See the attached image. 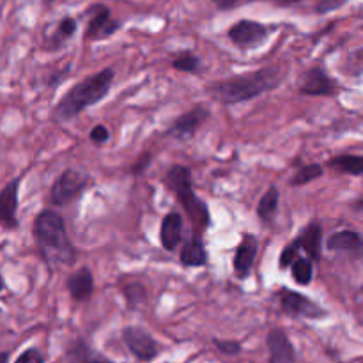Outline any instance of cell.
Segmentation results:
<instances>
[{"instance_id":"836d02e7","label":"cell","mask_w":363,"mask_h":363,"mask_svg":"<svg viewBox=\"0 0 363 363\" xmlns=\"http://www.w3.org/2000/svg\"><path fill=\"white\" fill-rule=\"evenodd\" d=\"M211 2L215 4L218 11H233L240 7L243 2H247V0H211Z\"/></svg>"},{"instance_id":"e575fe53","label":"cell","mask_w":363,"mask_h":363,"mask_svg":"<svg viewBox=\"0 0 363 363\" xmlns=\"http://www.w3.org/2000/svg\"><path fill=\"white\" fill-rule=\"evenodd\" d=\"M67 73H69V67H66V69H62V71H60V73H53L52 77H50L48 85H59L60 82H62V78L66 77Z\"/></svg>"},{"instance_id":"d4e9b609","label":"cell","mask_w":363,"mask_h":363,"mask_svg":"<svg viewBox=\"0 0 363 363\" xmlns=\"http://www.w3.org/2000/svg\"><path fill=\"white\" fill-rule=\"evenodd\" d=\"M121 289H123L124 301H126V307L130 311H137L138 307H142L149 300L147 289L140 282H124Z\"/></svg>"},{"instance_id":"52a82bcc","label":"cell","mask_w":363,"mask_h":363,"mask_svg":"<svg viewBox=\"0 0 363 363\" xmlns=\"http://www.w3.org/2000/svg\"><path fill=\"white\" fill-rule=\"evenodd\" d=\"M85 16H87V25H85L84 38L91 43L105 41V39L117 34L121 27H123V21L113 18L110 7L101 2L92 4L85 11Z\"/></svg>"},{"instance_id":"e0dca14e","label":"cell","mask_w":363,"mask_h":363,"mask_svg":"<svg viewBox=\"0 0 363 363\" xmlns=\"http://www.w3.org/2000/svg\"><path fill=\"white\" fill-rule=\"evenodd\" d=\"M325 247L330 252H347V254H353L354 257H360L363 250L362 234L353 229L337 230L326 238Z\"/></svg>"},{"instance_id":"74e56055","label":"cell","mask_w":363,"mask_h":363,"mask_svg":"<svg viewBox=\"0 0 363 363\" xmlns=\"http://www.w3.org/2000/svg\"><path fill=\"white\" fill-rule=\"evenodd\" d=\"M55 2H59V0H43V4H45V6H52V4H55Z\"/></svg>"},{"instance_id":"d6a6232c","label":"cell","mask_w":363,"mask_h":363,"mask_svg":"<svg viewBox=\"0 0 363 363\" xmlns=\"http://www.w3.org/2000/svg\"><path fill=\"white\" fill-rule=\"evenodd\" d=\"M347 2H350V0H321V2L315 6V13H319V14L333 13V11H337V9H340L342 6H346Z\"/></svg>"},{"instance_id":"5b68a950","label":"cell","mask_w":363,"mask_h":363,"mask_svg":"<svg viewBox=\"0 0 363 363\" xmlns=\"http://www.w3.org/2000/svg\"><path fill=\"white\" fill-rule=\"evenodd\" d=\"M92 176L84 169H69L62 170L60 176L57 177L55 183L50 188L48 201L52 204V208H64V206L71 204L73 201H77L85 190L92 184Z\"/></svg>"},{"instance_id":"603a6c76","label":"cell","mask_w":363,"mask_h":363,"mask_svg":"<svg viewBox=\"0 0 363 363\" xmlns=\"http://www.w3.org/2000/svg\"><path fill=\"white\" fill-rule=\"evenodd\" d=\"M77 30H78V21L74 20L73 16L60 18V21L57 23L55 30H53L52 35L48 38V45H50L48 48L52 50V52L60 50L67 41H69L71 38H73L74 34H77Z\"/></svg>"},{"instance_id":"d6986e66","label":"cell","mask_w":363,"mask_h":363,"mask_svg":"<svg viewBox=\"0 0 363 363\" xmlns=\"http://www.w3.org/2000/svg\"><path fill=\"white\" fill-rule=\"evenodd\" d=\"M208 259L204 238L201 236H191L181 248L179 261L184 268H202L208 264Z\"/></svg>"},{"instance_id":"f546056e","label":"cell","mask_w":363,"mask_h":363,"mask_svg":"<svg viewBox=\"0 0 363 363\" xmlns=\"http://www.w3.org/2000/svg\"><path fill=\"white\" fill-rule=\"evenodd\" d=\"M89 138H91L92 144L96 145H103L110 140V131L108 128L103 126V124H96L94 128H91L89 131Z\"/></svg>"},{"instance_id":"1f68e13d","label":"cell","mask_w":363,"mask_h":363,"mask_svg":"<svg viewBox=\"0 0 363 363\" xmlns=\"http://www.w3.org/2000/svg\"><path fill=\"white\" fill-rule=\"evenodd\" d=\"M14 363H45V357H43L38 347H28L16 358Z\"/></svg>"},{"instance_id":"ffe728a7","label":"cell","mask_w":363,"mask_h":363,"mask_svg":"<svg viewBox=\"0 0 363 363\" xmlns=\"http://www.w3.org/2000/svg\"><path fill=\"white\" fill-rule=\"evenodd\" d=\"M66 354L73 363H113L105 354H101L94 347L89 346L84 339L73 340L69 347H67Z\"/></svg>"},{"instance_id":"484cf974","label":"cell","mask_w":363,"mask_h":363,"mask_svg":"<svg viewBox=\"0 0 363 363\" xmlns=\"http://www.w3.org/2000/svg\"><path fill=\"white\" fill-rule=\"evenodd\" d=\"M291 275H293L294 282L298 286H311L312 280H314V262L308 257H298L296 261L291 264Z\"/></svg>"},{"instance_id":"7402d4cb","label":"cell","mask_w":363,"mask_h":363,"mask_svg":"<svg viewBox=\"0 0 363 363\" xmlns=\"http://www.w3.org/2000/svg\"><path fill=\"white\" fill-rule=\"evenodd\" d=\"M326 167L335 172L347 174V176L360 177L363 174V156L362 155H339L326 162Z\"/></svg>"},{"instance_id":"8992f818","label":"cell","mask_w":363,"mask_h":363,"mask_svg":"<svg viewBox=\"0 0 363 363\" xmlns=\"http://www.w3.org/2000/svg\"><path fill=\"white\" fill-rule=\"evenodd\" d=\"M277 300H279L280 312L289 315V318L318 321V319H325L328 315V312L321 305H318L314 300L298 293V291L289 289V287H280L277 291Z\"/></svg>"},{"instance_id":"8fae6325","label":"cell","mask_w":363,"mask_h":363,"mask_svg":"<svg viewBox=\"0 0 363 363\" xmlns=\"http://www.w3.org/2000/svg\"><path fill=\"white\" fill-rule=\"evenodd\" d=\"M211 117V110L206 105H195L194 108H190L188 112L181 113L179 117L170 123V126L165 130L167 137L174 138V140L179 142H188L190 138H194L197 135V131L208 123V119Z\"/></svg>"},{"instance_id":"f1b7e54d","label":"cell","mask_w":363,"mask_h":363,"mask_svg":"<svg viewBox=\"0 0 363 363\" xmlns=\"http://www.w3.org/2000/svg\"><path fill=\"white\" fill-rule=\"evenodd\" d=\"M213 344H215L216 350H218L222 354H225V357H236V354L241 353V342H238V340L215 339L213 340Z\"/></svg>"},{"instance_id":"7c38bea8","label":"cell","mask_w":363,"mask_h":363,"mask_svg":"<svg viewBox=\"0 0 363 363\" xmlns=\"http://www.w3.org/2000/svg\"><path fill=\"white\" fill-rule=\"evenodd\" d=\"M20 184L21 176H18L0 190V227L6 230H16L20 227V223H18Z\"/></svg>"},{"instance_id":"7a4b0ae2","label":"cell","mask_w":363,"mask_h":363,"mask_svg":"<svg viewBox=\"0 0 363 363\" xmlns=\"http://www.w3.org/2000/svg\"><path fill=\"white\" fill-rule=\"evenodd\" d=\"M32 236L39 257L50 269L73 266L77 262L78 252L67 236L62 215L55 209H43L35 216Z\"/></svg>"},{"instance_id":"2e32d148","label":"cell","mask_w":363,"mask_h":363,"mask_svg":"<svg viewBox=\"0 0 363 363\" xmlns=\"http://www.w3.org/2000/svg\"><path fill=\"white\" fill-rule=\"evenodd\" d=\"M183 216L179 211H170L163 216L160 225V243L167 252H176L183 241Z\"/></svg>"},{"instance_id":"83f0119b","label":"cell","mask_w":363,"mask_h":363,"mask_svg":"<svg viewBox=\"0 0 363 363\" xmlns=\"http://www.w3.org/2000/svg\"><path fill=\"white\" fill-rule=\"evenodd\" d=\"M300 257V252H298V247L294 243H289L284 247L282 254H280V259H279V268L282 269V272H286V269L291 268V264H293L296 259Z\"/></svg>"},{"instance_id":"d590c367","label":"cell","mask_w":363,"mask_h":363,"mask_svg":"<svg viewBox=\"0 0 363 363\" xmlns=\"http://www.w3.org/2000/svg\"><path fill=\"white\" fill-rule=\"evenodd\" d=\"M7 360H9V353H6V351L0 353V363H7Z\"/></svg>"},{"instance_id":"277c9868","label":"cell","mask_w":363,"mask_h":363,"mask_svg":"<svg viewBox=\"0 0 363 363\" xmlns=\"http://www.w3.org/2000/svg\"><path fill=\"white\" fill-rule=\"evenodd\" d=\"M163 184L174 194L176 201L188 215L194 229V236H201L211 227V213L209 206L194 190V177L190 167L172 165L163 177Z\"/></svg>"},{"instance_id":"8d00e7d4","label":"cell","mask_w":363,"mask_h":363,"mask_svg":"<svg viewBox=\"0 0 363 363\" xmlns=\"http://www.w3.org/2000/svg\"><path fill=\"white\" fill-rule=\"evenodd\" d=\"M4 289H6V282H4V277L0 275V293H2Z\"/></svg>"},{"instance_id":"cb8c5ba5","label":"cell","mask_w":363,"mask_h":363,"mask_svg":"<svg viewBox=\"0 0 363 363\" xmlns=\"http://www.w3.org/2000/svg\"><path fill=\"white\" fill-rule=\"evenodd\" d=\"M170 66L176 71H179V73L186 74H199L204 69L201 57H199L197 53L191 52V50H181V52H176V55L170 60Z\"/></svg>"},{"instance_id":"4fadbf2b","label":"cell","mask_w":363,"mask_h":363,"mask_svg":"<svg viewBox=\"0 0 363 363\" xmlns=\"http://www.w3.org/2000/svg\"><path fill=\"white\" fill-rule=\"evenodd\" d=\"M259 255V240L254 234L243 233L241 234L240 245L234 250L233 257V269L238 280H245L250 277L252 269H254L255 261Z\"/></svg>"},{"instance_id":"9a60e30c","label":"cell","mask_w":363,"mask_h":363,"mask_svg":"<svg viewBox=\"0 0 363 363\" xmlns=\"http://www.w3.org/2000/svg\"><path fill=\"white\" fill-rule=\"evenodd\" d=\"M266 347L269 351V363H296L298 354L293 342L282 328H272L266 337Z\"/></svg>"},{"instance_id":"4dcf8cb0","label":"cell","mask_w":363,"mask_h":363,"mask_svg":"<svg viewBox=\"0 0 363 363\" xmlns=\"http://www.w3.org/2000/svg\"><path fill=\"white\" fill-rule=\"evenodd\" d=\"M151 162H152V152L145 151L144 155L138 156L137 162L133 163V167H131V174H133V176H142V174L151 167Z\"/></svg>"},{"instance_id":"9c48e42d","label":"cell","mask_w":363,"mask_h":363,"mask_svg":"<svg viewBox=\"0 0 363 363\" xmlns=\"http://www.w3.org/2000/svg\"><path fill=\"white\" fill-rule=\"evenodd\" d=\"M275 30V25H266L255 20H240L230 25L229 30H227V35H229L233 45H236L238 48L252 50L264 45L269 34Z\"/></svg>"},{"instance_id":"4316f807","label":"cell","mask_w":363,"mask_h":363,"mask_svg":"<svg viewBox=\"0 0 363 363\" xmlns=\"http://www.w3.org/2000/svg\"><path fill=\"white\" fill-rule=\"evenodd\" d=\"M323 176H325V167L319 165V163H307V165L298 169V172L291 177L289 184L294 188L305 186V184L312 183V181L319 179Z\"/></svg>"},{"instance_id":"44dd1931","label":"cell","mask_w":363,"mask_h":363,"mask_svg":"<svg viewBox=\"0 0 363 363\" xmlns=\"http://www.w3.org/2000/svg\"><path fill=\"white\" fill-rule=\"evenodd\" d=\"M279 206H280V190L273 184L268 190L262 194V197L259 199V204L255 213H257L259 220L266 225H272L275 222L277 215H279Z\"/></svg>"},{"instance_id":"ac0fdd59","label":"cell","mask_w":363,"mask_h":363,"mask_svg":"<svg viewBox=\"0 0 363 363\" xmlns=\"http://www.w3.org/2000/svg\"><path fill=\"white\" fill-rule=\"evenodd\" d=\"M66 289L78 303H85V301L91 300L92 293H94V277H92L91 269L87 266H82L80 269H77L66 280Z\"/></svg>"},{"instance_id":"ba28073f","label":"cell","mask_w":363,"mask_h":363,"mask_svg":"<svg viewBox=\"0 0 363 363\" xmlns=\"http://www.w3.org/2000/svg\"><path fill=\"white\" fill-rule=\"evenodd\" d=\"M298 92L312 98H333L340 92L339 82L330 77L325 66H312L298 77Z\"/></svg>"},{"instance_id":"5bb4252c","label":"cell","mask_w":363,"mask_h":363,"mask_svg":"<svg viewBox=\"0 0 363 363\" xmlns=\"http://www.w3.org/2000/svg\"><path fill=\"white\" fill-rule=\"evenodd\" d=\"M323 234H325L323 223L319 220H312L305 229L300 230L293 243L296 245L298 250H303L312 262H318L321 261L323 255Z\"/></svg>"},{"instance_id":"6da1fadb","label":"cell","mask_w":363,"mask_h":363,"mask_svg":"<svg viewBox=\"0 0 363 363\" xmlns=\"http://www.w3.org/2000/svg\"><path fill=\"white\" fill-rule=\"evenodd\" d=\"M284 77H286L284 67L266 66L259 67L257 71H252V73L211 82L206 91L222 105H240V103L252 101V99H257L279 89L282 85Z\"/></svg>"},{"instance_id":"30bf717a","label":"cell","mask_w":363,"mask_h":363,"mask_svg":"<svg viewBox=\"0 0 363 363\" xmlns=\"http://www.w3.org/2000/svg\"><path fill=\"white\" fill-rule=\"evenodd\" d=\"M121 339H123L128 351L133 354L135 360H138L140 363L152 362L162 353V347H160L158 340L147 330L142 328V326H126L121 332Z\"/></svg>"},{"instance_id":"3957f363","label":"cell","mask_w":363,"mask_h":363,"mask_svg":"<svg viewBox=\"0 0 363 363\" xmlns=\"http://www.w3.org/2000/svg\"><path fill=\"white\" fill-rule=\"evenodd\" d=\"M113 78H116V71L112 67H103L98 73L89 74L84 80L77 82L55 103L52 110V117L57 123H69V121L77 119L80 113L101 103L108 96L110 89L113 85Z\"/></svg>"}]
</instances>
